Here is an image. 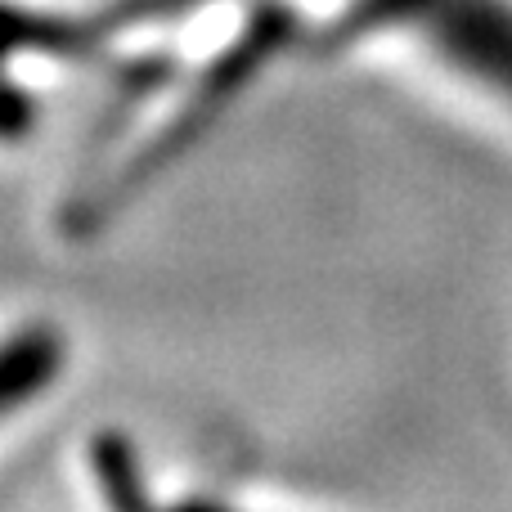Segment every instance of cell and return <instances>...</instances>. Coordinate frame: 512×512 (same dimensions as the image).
Instances as JSON below:
<instances>
[{"instance_id": "6da1fadb", "label": "cell", "mask_w": 512, "mask_h": 512, "mask_svg": "<svg viewBox=\"0 0 512 512\" xmlns=\"http://www.w3.org/2000/svg\"><path fill=\"white\" fill-rule=\"evenodd\" d=\"M342 23L405 41L472 99L512 117V0H342Z\"/></svg>"}, {"instance_id": "7a4b0ae2", "label": "cell", "mask_w": 512, "mask_h": 512, "mask_svg": "<svg viewBox=\"0 0 512 512\" xmlns=\"http://www.w3.org/2000/svg\"><path fill=\"white\" fill-rule=\"evenodd\" d=\"M68 342L50 324H14L0 328V427L36 405L54 378H63Z\"/></svg>"}]
</instances>
